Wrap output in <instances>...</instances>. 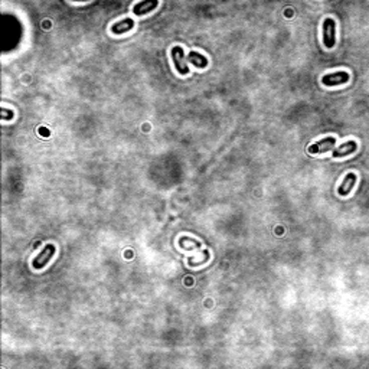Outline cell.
Masks as SVG:
<instances>
[{
    "instance_id": "cell-1",
    "label": "cell",
    "mask_w": 369,
    "mask_h": 369,
    "mask_svg": "<svg viewBox=\"0 0 369 369\" xmlns=\"http://www.w3.org/2000/svg\"><path fill=\"white\" fill-rule=\"evenodd\" d=\"M336 44V23L334 19L327 18L323 21V45L326 48H333Z\"/></svg>"
},
{
    "instance_id": "cell-2",
    "label": "cell",
    "mask_w": 369,
    "mask_h": 369,
    "mask_svg": "<svg viewBox=\"0 0 369 369\" xmlns=\"http://www.w3.org/2000/svg\"><path fill=\"white\" fill-rule=\"evenodd\" d=\"M55 251H57L55 245L48 244L45 248L41 251V254H38V257H35V260L32 261V267H34L35 270H41V268H44V267H45L49 261H51V258L54 257Z\"/></svg>"
},
{
    "instance_id": "cell-3",
    "label": "cell",
    "mask_w": 369,
    "mask_h": 369,
    "mask_svg": "<svg viewBox=\"0 0 369 369\" xmlns=\"http://www.w3.org/2000/svg\"><path fill=\"white\" fill-rule=\"evenodd\" d=\"M172 59L174 67L177 69V72L180 75H188L189 74V67L186 64V58H184V51L182 46H174L172 49Z\"/></svg>"
},
{
    "instance_id": "cell-4",
    "label": "cell",
    "mask_w": 369,
    "mask_h": 369,
    "mask_svg": "<svg viewBox=\"0 0 369 369\" xmlns=\"http://www.w3.org/2000/svg\"><path fill=\"white\" fill-rule=\"evenodd\" d=\"M349 74L346 71H337L333 74H327V75H323L322 82L323 85L326 87H336V85H342L346 84L349 81Z\"/></svg>"
},
{
    "instance_id": "cell-5",
    "label": "cell",
    "mask_w": 369,
    "mask_h": 369,
    "mask_svg": "<svg viewBox=\"0 0 369 369\" xmlns=\"http://www.w3.org/2000/svg\"><path fill=\"white\" fill-rule=\"evenodd\" d=\"M334 143H336V138L334 137H326L319 140L317 143L309 146V153L310 154H319V153H324L327 150H332L334 147Z\"/></svg>"
},
{
    "instance_id": "cell-6",
    "label": "cell",
    "mask_w": 369,
    "mask_h": 369,
    "mask_svg": "<svg viewBox=\"0 0 369 369\" xmlns=\"http://www.w3.org/2000/svg\"><path fill=\"white\" fill-rule=\"evenodd\" d=\"M159 6V0H143L137 5H134L133 8V13L136 16H144L150 12H153L156 8Z\"/></svg>"
},
{
    "instance_id": "cell-7",
    "label": "cell",
    "mask_w": 369,
    "mask_h": 369,
    "mask_svg": "<svg viewBox=\"0 0 369 369\" xmlns=\"http://www.w3.org/2000/svg\"><path fill=\"white\" fill-rule=\"evenodd\" d=\"M357 176L355 173H347L345 176V179L342 180V183L339 184L337 188V194L340 196H347L350 194V191L353 189V186L356 184Z\"/></svg>"
},
{
    "instance_id": "cell-8",
    "label": "cell",
    "mask_w": 369,
    "mask_h": 369,
    "mask_svg": "<svg viewBox=\"0 0 369 369\" xmlns=\"http://www.w3.org/2000/svg\"><path fill=\"white\" fill-rule=\"evenodd\" d=\"M357 150V143L355 140H349L343 144H340L339 147H334L332 156L333 157H345V156H349L352 153H355Z\"/></svg>"
},
{
    "instance_id": "cell-9",
    "label": "cell",
    "mask_w": 369,
    "mask_h": 369,
    "mask_svg": "<svg viewBox=\"0 0 369 369\" xmlns=\"http://www.w3.org/2000/svg\"><path fill=\"white\" fill-rule=\"evenodd\" d=\"M133 28H134V21L130 19V18H127V19H123L120 22L114 23L111 26V32L114 35H123L126 34V32H130Z\"/></svg>"
},
{
    "instance_id": "cell-10",
    "label": "cell",
    "mask_w": 369,
    "mask_h": 369,
    "mask_svg": "<svg viewBox=\"0 0 369 369\" xmlns=\"http://www.w3.org/2000/svg\"><path fill=\"white\" fill-rule=\"evenodd\" d=\"M186 61L192 62L196 68L204 69L208 67V58H205L204 55H201V54H198L195 51H191V52H189V55L186 57Z\"/></svg>"
},
{
    "instance_id": "cell-11",
    "label": "cell",
    "mask_w": 369,
    "mask_h": 369,
    "mask_svg": "<svg viewBox=\"0 0 369 369\" xmlns=\"http://www.w3.org/2000/svg\"><path fill=\"white\" fill-rule=\"evenodd\" d=\"M0 114H2V120H6V121L13 120V117H15V113L12 110H8V108H2Z\"/></svg>"
},
{
    "instance_id": "cell-12",
    "label": "cell",
    "mask_w": 369,
    "mask_h": 369,
    "mask_svg": "<svg viewBox=\"0 0 369 369\" xmlns=\"http://www.w3.org/2000/svg\"><path fill=\"white\" fill-rule=\"evenodd\" d=\"M41 134H44V136H49V131L48 130H44V128H41Z\"/></svg>"
},
{
    "instance_id": "cell-13",
    "label": "cell",
    "mask_w": 369,
    "mask_h": 369,
    "mask_svg": "<svg viewBox=\"0 0 369 369\" xmlns=\"http://www.w3.org/2000/svg\"><path fill=\"white\" fill-rule=\"evenodd\" d=\"M72 2H88V0H72Z\"/></svg>"
}]
</instances>
